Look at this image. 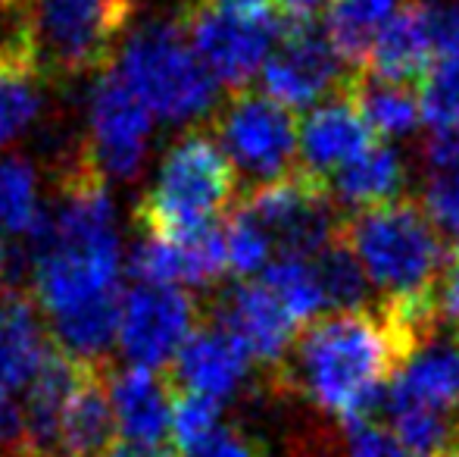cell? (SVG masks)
Here are the masks:
<instances>
[{
  "label": "cell",
  "instance_id": "1",
  "mask_svg": "<svg viewBox=\"0 0 459 457\" xmlns=\"http://www.w3.org/2000/svg\"><path fill=\"white\" fill-rule=\"evenodd\" d=\"M397 360V336L385 311L366 307L300 326L284 364L263 379L273 395L300 398L341 423L375 420Z\"/></svg>",
  "mask_w": 459,
  "mask_h": 457
},
{
  "label": "cell",
  "instance_id": "2",
  "mask_svg": "<svg viewBox=\"0 0 459 457\" xmlns=\"http://www.w3.org/2000/svg\"><path fill=\"white\" fill-rule=\"evenodd\" d=\"M241 201V179L206 126H191L172 141L153 185L134 207L141 235L185 242L222 223Z\"/></svg>",
  "mask_w": 459,
  "mask_h": 457
},
{
  "label": "cell",
  "instance_id": "3",
  "mask_svg": "<svg viewBox=\"0 0 459 457\" xmlns=\"http://www.w3.org/2000/svg\"><path fill=\"white\" fill-rule=\"evenodd\" d=\"M341 238L385 301L437 294V282L450 254L441 229L431 223L419 201L397 198L381 207L344 216Z\"/></svg>",
  "mask_w": 459,
  "mask_h": 457
},
{
  "label": "cell",
  "instance_id": "4",
  "mask_svg": "<svg viewBox=\"0 0 459 457\" xmlns=\"http://www.w3.org/2000/svg\"><path fill=\"white\" fill-rule=\"evenodd\" d=\"M119 75L153 119L191 122L216 104L219 82L206 73L178 22H153L119 50Z\"/></svg>",
  "mask_w": 459,
  "mask_h": 457
},
{
  "label": "cell",
  "instance_id": "5",
  "mask_svg": "<svg viewBox=\"0 0 459 457\" xmlns=\"http://www.w3.org/2000/svg\"><path fill=\"white\" fill-rule=\"evenodd\" d=\"M134 0H35V69L44 82L109 69Z\"/></svg>",
  "mask_w": 459,
  "mask_h": 457
},
{
  "label": "cell",
  "instance_id": "6",
  "mask_svg": "<svg viewBox=\"0 0 459 457\" xmlns=\"http://www.w3.org/2000/svg\"><path fill=\"white\" fill-rule=\"evenodd\" d=\"M212 135L235 163L238 179L250 185L247 191L273 185L300 170L297 163V135L300 122L294 110L281 107L260 88L229 92L212 113Z\"/></svg>",
  "mask_w": 459,
  "mask_h": 457
},
{
  "label": "cell",
  "instance_id": "7",
  "mask_svg": "<svg viewBox=\"0 0 459 457\" xmlns=\"http://www.w3.org/2000/svg\"><path fill=\"white\" fill-rule=\"evenodd\" d=\"M178 25L206 73L229 92H241L254 85L278 44L281 13H247L185 0Z\"/></svg>",
  "mask_w": 459,
  "mask_h": 457
},
{
  "label": "cell",
  "instance_id": "8",
  "mask_svg": "<svg viewBox=\"0 0 459 457\" xmlns=\"http://www.w3.org/2000/svg\"><path fill=\"white\" fill-rule=\"evenodd\" d=\"M238 207L247 210L273 238L275 257H313L334 242L344 226L338 204L325 182L303 170L273 185L244 191Z\"/></svg>",
  "mask_w": 459,
  "mask_h": 457
},
{
  "label": "cell",
  "instance_id": "9",
  "mask_svg": "<svg viewBox=\"0 0 459 457\" xmlns=\"http://www.w3.org/2000/svg\"><path fill=\"white\" fill-rule=\"evenodd\" d=\"M351 66L341 60L325 25L316 19H290L281 13V35L260 73V92L288 110H313L344 92Z\"/></svg>",
  "mask_w": 459,
  "mask_h": 457
},
{
  "label": "cell",
  "instance_id": "10",
  "mask_svg": "<svg viewBox=\"0 0 459 457\" xmlns=\"http://www.w3.org/2000/svg\"><path fill=\"white\" fill-rule=\"evenodd\" d=\"M204 320V304H197L187 288L147 286L134 282L122 294L119 351L128 366L166 370Z\"/></svg>",
  "mask_w": 459,
  "mask_h": 457
},
{
  "label": "cell",
  "instance_id": "11",
  "mask_svg": "<svg viewBox=\"0 0 459 457\" xmlns=\"http://www.w3.org/2000/svg\"><path fill=\"white\" fill-rule=\"evenodd\" d=\"M153 113L126 85L119 69H103L88 104V147L103 176L134 179L144 166L151 145Z\"/></svg>",
  "mask_w": 459,
  "mask_h": 457
},
{
  "label": "cell",
  "instance_id": "12",
  "mask_svg": "<svg viewBox=\"0 0 459 457\" xmlns=\"http://www.w3.org/2000/svg\"><path fill=\"white\" fill-rule=\"evenodd\" d=\"M204 320L229 332L247 351L254 366H260L263 376L275 373L284 364L297 332H300L297 320L284 311L281 301L260 279H238L222 292H216L204 304Z\"/></svg>",
  "mask_w": 459,
  "mask_h": 457
},
{
  "label": "cell",
  "instance_id": "13",
  "mask_svg": "<svg viewBox=\"0 0 459 457\" xmlns=\"http://www.w3.org/2000/svg\"><path fill=\"white\" fill-rule=\"evenodd\" d=\"M128 273L147 286L172 288H212L229 276V248H225V220L185 238L141 235L128 257Z\"/></svg>",
  "mask_w": 459,
  "mask_h": 457
},
{
  "label": "cell",
  "instance_id": "14",
  "mask_svg": "<svg viewBox=\"0 0 459 457\" xmlns=\"http://www.w3.org/2000/svg\"><path fill=\"white\" fill-rule=\"evenodd\" d=\"M372 141L378 138L368 132L366 119L359 116L357 104H353L344 85V92L332 94V98L316 104L303 116L300 135H297L300 170L307 176L319 179V182H328L341 166L359 157Z\"/></svg>",
  "mask_w": 459,
  "mask_h": 457
},
{
  "label": "cell",
  "instance_id": "15",
  "mask_svg": "<svg viewBox=\"0 0 459 457\" xmlns=\"http://www.w3.org/2000/svg\"><path fill=\"white\" fill-rule=\"evenodd\" d=\"M250 366H254V360L229 332L219 330L210 320H200V326L191 332V338L163 373L178 389L225 401L247 382Z\"/></svg>",
  "mask_w": 459,
  "mask_h": 457
},
{
  "label": "cell",
  "instance_id": "16",
  "mask_svg": "<svg viewBox=\"0 0 459 457\" xmlns=\"http://www.w3.org/2000/svg\"><path fill=\"white\" fill-rule=\"evenodd\" d=\"M82 376V360L69 357L56 342H50L41 366L25 385V429L29 448L35 457H60V429L66 417L69 398Z\"/></svg>",
  "mask_w": 459,
  "mask_h": 457
},
{
  "label": "cell",
  "instance_id": "17",
  "mask_svg": "<svg viewBox=\"0 0 459 457\" xmlns=\"http://www.w3.org/2000/svg\"><path fill=\"white\" fill-rule=\"evenodd\" d=\"M50 326L31 288L0 292V391H19L31 382L50 347Z\"/></svg>",
  "mask_w": 459,
  "mask_h": 457
},
{
  "label": "cell",
  "instance_id": "18",
  "mask_svg": "<svg viewBox=\"0 0 459 457\" xmlns=\"http://www.w3.org/2000/svg\"><path fill=\"white\" fill-rule=\"evenodd\" d=\"M116 429L122 439L134 442H166L169 439L172 385L163 370L128 366L109 376Z\"/></svg>",
  "mask_w": 459,
  "mask_h": 457
},
{
  "label": "cell",
  "instance_id": "19",
  "mask_svg": "<svg viewBox=\"0 0 459 457\" xmlns=\"http://www.w3.org/2000/svg\"><path fill=\"white\" fill-rule=\"evenodd\" d=\"M113 360L109 364H85L82 360V376L69 398L66 417L60 429V457H103L113 442V398H109V376H113Z\"/></svg>",
  "mask_w": 459,
  "mask_h": 457
},
{
  "label": "cell",
  "instance_id": "20",
  "mask_svg": "<svg viewBox=\"0 0 459 457\" xmlns=\"http://www.w3.org/2000/svg\"><path fill=\"white\" fill-rule=\"evenodd\" d=\"M325 185L332 191L338 210L359 214V210L391 204L406 189L403 154L387 145V141H372L359 157H353L347 166H341Z\"/></svg>",
  "mask_w": 459,
  "mask_h": 457
},
{
  "label": "cell",
  "instance_id": "21",
  "mask_svg": "<svg viewBox=\"0 0 459 457\" xmlns=\"http://www.w3.org/2000/svg\"><path fill=\"white\" fill-rule=\"evenodd\" d=\"M435 60L437 54L429 29H425L422 6H419V0H406L397 10V16L375 38L363 69L378 79L410 85V82H422Z\"/></svg>",
  "mask_w": 459,
  "mask_h": 457
},
{
  "label": "cell",
  "instance_id": "22",
  "mask_svg": "<svg viewBox=\"0 0 459 457\" xmlns=\"http://www.w3.org/2000/svg\"><path fill=\"white\" fill-rule=\"evenodd\" d=\"M122 288L107 292L94 301L73 307L66 313L48 317L50 338L75 360L85 364H109L113 345H119V317H122Z\"/></svg>",
  "mask_w": 459,
  "mask_h": 457
},
{
  "label": "cell",
  "instance_id": "23",
  "mask_svg": "<svg viewBox=\"0 0 459 457\" xmlns=\"http://www.w3.org/2000/svg\"><path fill=\"white\" fill-rule=\"evenodd\" d=\"M347 94L353 98L368 132L378 141L406 138L422 126V104L410 85L378 79V75L359 69L347 79Z\"/></svg>",
  "mask_w": 459,
  "mask_h": 457
},
{
  "label": "cell",
  "instance_id": "24",
  "mask_svg": "<svg viewBox=\"0 0 459 457\" xmlns=\"http://www.w3.org/2000/svg\"><path fill=\"white\" fill-rule=\"evenodd\" d=\"M381 414L400 445L416 457H444L459 445V414L410 401L394 391H385Z\"/></svg>",
  "mask_w": 459,
  "mask_h": 457
},
{
  "label": "cell",
  "instance_id": "25",
  "mask_svg": "<svg viewBox=\"0 0 459 457\" xmlns=\"http://www.w3.org/2000/svg\"><path fill=\"white\" fill-rule=\"evenodd\" d=\"M400 6L403 0H332L325 31L347 66L357 73L366 66L375 38L397 16Z\"/></svg>",
  "mask_w": 459,
  "mask_h": 457
},
{
  "label": "cell",
  "instance_id": "26",
  "mask_svg": "<svg viewBox=\"0 0 459 457\" xmlns=\"http://www.w3.org/2000/svg\"><path fill=\"white\" fill-rule=\"evenodd\" d=\"M260 282L281 301V307L297 320V326H307L328 313L325 292H322L319 276H316V267L309 257H275L263 269Z\"/></svg>",
  "mask_w": 459,
  "mask_h": 457
},
{
  "label": "cell",
  "instance_id": "27",
  "mask_svg": "<svg viewBox=\"0 0 459 457\" xmlns=\"http://www.w3.org/2000/svg\"><path fill=\"white\" fill-rule=\"evenodd\" d=\"M309 260H313L319 286H322V292H325L328 313L366 311L372 282H368L359 260L353 257V250L344 244V238L338 235L328 248H322L319 254H313Z\"/></svg>",
  "mask_w": 459,
  "mask_h": 457
},
{
  "label": "cell",
  "instance_id": "28",
  "mask_svg": "<svg viewBox=\"0 0 459 457\" xmlns=\"http://www.w3.org/2000/svg\"><path fill=\"white\" fill-rule=\"evenodd\" d=\"M41 216L35 166L19 154L0 160V238H25Z\"/></svg>",
  "mask_w": 459,
  "mask_h": 457
},
{
  "label": "cell",
  "instance_id": "29",
  "mask_svg": "<svg viewBox=\"0 0 459 457\" xmlns=\"http://www.w3.org/2000/svg\"><path fill=\"white\" fill-rule=\"evenodd\" d=\"M41 75L0 69V151L13 147L41 116Z\"/></svg>",
  "mask_w": 459,
  "mask_h": 457
},
{
  "label": "cell",
  "instance_id": "30",
  "mask_svg": "<svg viewBox=\"0 0 459 457\" xmlns=\"http://www.w3.org/2000/svg\"><path fill=\"white\" fill-rule=\"evenodd\" d=\"M422 122L431 132H459V54L437 57L419 88Z\"/></svg>",
  "mask_w": 459,
  "mask_h": 457
},
{
  "label": "cell",
  "instance_id": "31",
  "mask_svg": "<svg viewBox=\"0 0 459 457\" xmlns=\"http://www.w3.org/2000/svg\"><path fill=\"white\" fill-rule=\"evenodd\" d=\"M225 248H229V273L238 276V279H250L275 260L273 238L238 204L225 216Z\"/></svg>",
  "mask_w": 459,
  "mask_h": 457
},
{
  "label": "cell",
  "instance_id": "32",
  "mask_svg": "<svg viewBox=\"0 0 459 457\" xmlns=\"http://www.w3.org/2000/svg\"><path fill=\"white\" fill-rule=\"evenodd\" d=\"M169 379V376H166ZM172 385V382H169ZM222 401L200 391H187L172 385V410H169V439L182 454L194 452L204 439H210L219 429Z\"/></svg>",
  "mask_w": 459,
  "mask_h": 457
},
{
  "label": "cell",
  "instance_id": "33",
  "mask_svg": "<svg viewBox=\"0 0 459 457\" xmlns=\"http://www.w3.org/2000/svg\"><path fill=\"white\" fill-rule=\"evenodd\" d=\"M338 457H416L397 442V435L375 420L341 423Z\"/></svg>",
  "mask_w": 459,
  "mask_h": 457
},
{
  "label": "cell",
  "instance_id": "34",
  "mask_svg": "<svg viewBox=\"0 0 459 457\" xmlns=\"http://www.w3.org/2000/svg\"><path fill=\"white\" fill-rule=\"evenodd\" d=\"M422 207L441 235L454 238L459 248V172L456 176H431L425 185Z\"/></svg>",
  "mask_w": 459,
  "mask_h": 457
},
{
  "label": "cell",
  "instance_id": "35",
  "mask_svg": "<svg viewBox=\"0 0 459 457\" xmlns=\"http://www.w3.org/2000/svg\"><path fill=\"white\" fill-rule=\"evenodd\" d=\"M437 57L459 54V0H419Z\"/></svg>",
  "mask_w": 459,
  "mask_h": 457
},
{
  "label": "cell",
  "instance_id": "36",
  "mask_svg": "<svg viewBox=\"0 0 459 457\" xmlns=\"http://www.w3.org/2000/svg\"><path fill=\"white\" fill-rule=\"evenodd\" d=\"M185 457H266V448L241 426H219L210 439H204Z\"/></svg>",
  "mask_w": 459,
  "mask_h": 457
},
{
  "label": "cell",
  "instance_id": "37",
  "mask_svg": "<svg viewBox=\"0 0 459 457\" xmlns=\"http://www.w3.org/2000/svg\"><path fill=\"white\" fill-rule=\"evenodd\" d=\"M0 457H35L29 448L25 410L13 391H0Z\"/></svg>",
  "mask_w": 459,
  "mask_h": 457
},
{
  "label": "cell",
  "instance_id": "38",
  "mask_svg": "<svg viewBox=\"0 0 459 457\" xmlns=\"http://www.w3.org/2000/svg\"><path fill=\"white\" fill-rule=\"evenodd\" d=\"M422 160L431 176L459 172V132H431L422 145Z\"/></svg>",
  "mask_w": 459,
  "mask_h": 457
},
{
  "label": "cell",
  "instance_id": "39",
  "mask_svg": "<svg viewBox=\"0 0 459 457\" xmlns=\"http://www.w3.org/2000/svg\"><path fill=\"white\" fill-rule=\"evenodd\" d=\"M103 457H182L176 442H134V439H113Z\"/></svg>",
  "mask_w": 459,
  "mask_h": 457
},
{
  "label": "cell",
  "instance_id": "40",
  "mask_svg": "<svg viewBox=\"0 0 459 457\" xmlns=\"http://www.w3.org/2000/svg\"><path fill=\"white\" fill-rule=\"evenodd\" d=\"M437 304L447 313V320L459 326V248L447 257V267L437 282Z\"/></svg>",
  "mask_w": 459,
  "mask_h": 457
},
{
  "label": "cell",
  "instance_id": "41",
  "mask_svg": "<svg viewBox=\"0 0 459 457\" xmlns=\"http://www.w3.org/2000/svg\"><path fill=\"white\" fill-rule=\"evenodd\" d=\"M278 6H281L278 13L290 19H316V13L322 6H332V0H278Z\"/></svg>",
  "mask_w": 459,
  "mask_h": 457
},
{
  "label": "cell",
  "instance_id": "42",
  "mask_svg": "<svg viewBox=\"0 0 459 457\" xmlns=\"http://www.w3.org/2000/svg\"><path fill=\"white\" fill-rule=\"evenodd\" d=\"M194 4H216V6H229V10L266 13L273 10V4H278V0H194Z\"/></svg>",
  "mask_w": 459,
  "mask_h": 457
},
{
  "label": "cell",
  "instance_id": "43",
  "mask_svg": "<svg viewBox=\"0 0 459 457\" xmlns=\"http://www.w3.org/2000/svg\"><path fill=\"white\" fill-rule=\"evenodd\" d=\"M444 457H459V445L454 448V452H447V454H444Z\"/></svg>",
  "mask_w": 459,
  "mask_h": 457
}]
</instances>
